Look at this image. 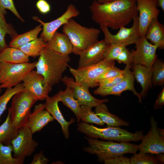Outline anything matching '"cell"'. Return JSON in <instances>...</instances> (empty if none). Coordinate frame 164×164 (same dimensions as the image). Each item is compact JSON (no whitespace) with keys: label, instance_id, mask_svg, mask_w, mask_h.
Masks as SVG:
<instances>
[{"label":"cell","instance_id":"obj_7","mask_svg":"<svg viewBox=\"0 0 164 164\" xmlns=\"http://www.w3.org/2000/svg\"><path fill=\"white\" fill-rule=\"evenodd\" d=\"M36 61L11 64L0 61V84L2 88H12L23 81L35 68Z\"/></svg>","mask_w":164,"mask_h":164},{"label":"cell","instance_id":"obj_42","mask_svg":"<svg viewBox=\"0 0 164 164\" xmlns=\"http://www.w3.org/2000/svg\"><path fill=\"white\" fill-rule=\"evenodd\" d=\"M49 160L46 157L42 150L39 153H36L33 156L31 164H47Z\"/></svg>","mask_w":164,"mask_h":164},{"label":"cell","instance_id":"obj_18","mask_svg":"<svg viewBox=\"0 0 164 164\" xmlns=\"http://www.w3.org/2000/svg\"><path fill=\"white\" fill-rule=\"evenodd\" d=\"M104 39L97 42L80 52L77 68L97 63L104 59V54L110 45Z\"/></svg>","mask_w":164,"mask_h":164},{"label":"cell","instance_id":"obj_13","mask_svg":"<svg viewBox=\"0 0 164 164\" xmlns=\"http://www.w3.org/2000/svg\"><path fill=\"white\" fill-rule=\"evenodd\" d=\"M135 50H132V64H140L151 69L157 58V47L148 41L145 36H140L136 43Z\"/></svg>","mask_w":164,"mask_h":164},{"label":"cell","instance_id":"obj_34","mask_svg":"<svg viewBox=\"0 0 164 164\" xmlns=\"http://www.w3.org/2000/svg\"><path fill=\"white\" fill-rule=\"evenodd\" d=\"M133 154L130 158L131 164H157L159 162L152 154L140 152Z\"/></svg>","mask_w":164,"mask_h":164},{"label":"cell","instance_id":"obj_20","mask_svg":"<svg viewBox=\"0 0 164 164\" xmlns=\"http://www.w3.org/2000/svg\"><path fill=\"white\" fill-rule=\"evenodd\" d=\"M45 100L46 102L44 103L45 109L54 119L59 123L64 137L66 139H68L69 137V127L74 122V119L72 118L69 121L65 119L59 108V99L56 94L52 97L48 96Z\"/></svg>","mask_w":164,"mask_h":164},{"label":"cell","instance_id":"obj_19","mask_svg":"<svg viewBox=\"0 0 164 164\" xmlns=\"http://www.w3.org/2000/svg\"><path fill=\"white\" fill-rule=\"evenodd\" d=\"M54 118L45 109L44 104H39L35 106L26 126L31 131L33 134L40 131L49 122L53 121Z\"/></svg>","mask_w":164,"mask_h":164},{"label":"cell","instance_id":"obj_4","mask_svg":"<svg viewBox=\"0 0 164 164\" xmlns=\"http://www.w3.org/2000/svg\"><path fill=\"white\" fill-rule=\"evenodd\" d=\"M89 146L84 147L83 150L91 155H95L98 160L102 162L107 159L127 153L134 154L138 150V145L128 142L117 143L112 141L99 140L85 137Z\"/></svg>","mask_w":164,"mask_h":164},{"label":"cell","instance_id":"obj_32","mask_svg":"<svg viewBox=\"0 0 164 164\" xmlns=\"http://www.w3.org/2000/svg\"><path fill=\"white\" fill-rule=\"evenodd\" d=\"M92 108L86 105L80 106V121L87 123L103 125L104 123L100 118L92 110Z\"/></svg>","mask_w":164,"mask_h":164},{"label":"cell","instance_id":"obj_2","mask_svg":"<svg viewBox=\"0 0 164 164\" xmlns=\"http://www.w3.org/2000/svg\"><path fill=\"white\" fill-rule=\"evenodd\" d=\"M70 61L69 55L59 54L46 47L36 61L35 68L52 87L61 81Z\"/></svg>","mask_w":164,"mask_h":164},{"label":"cell","instance_id":"obj_48","mask_svg":"<svg viewBox=\"0 0 164 164\" xmlns=\"http://www.w3.org/2000/svg\"><path fill=\"white\" fill-rule=\"evenodd\" d=\"M100 4H104L116 0H95Z\"/></svg>","mask_w":164,"mask_h":164},{"label":"cell","instance_id":"obj_15","mask_svg":"<svg viewBox=\"0 0 164 164\" xmlns=\"http://www.w3.org/2000/svg\"><path fill=\"white\" fill-rule=\"evenodd\" d=\"M61 81L72 89L74 97L80 106L95 107L101 103L109 101L107 99H99L95 98L90 93L89 88L76 82L72 77L64 76Z\"/></svg>","mask_w":164,"mask_h":164},{"label":"cell","instance_id":"obj_27","mask_svg":"<svg viewBox=\"0 0 164 164\" xmlns=\"http://www.w3.org/2000/svg\"><path fill=\"white\" fill-rule=\"evenodd\" d=\"M18 130L13 126L10 112L8 113L5 121L0 125V143L7 145L11 144L12 140L18 135Z\"/></svg>","mask_w":164,"mask_h":164},{"label":"cell","instance_id":"obj_5","mask_svg":"<svg viewBox=\"0 0 164 164\" xmlns=\"http://www.w3.org/2000/svg\"><path fill=\"white\" fill-rule=\"evenodd\" d=\"M63 32L69 38L73 46V52L79 53L98 41L100 30L83 26L70 19L63 25Z\"/></svg>","mask_w":164,"mask_h":164},{"label":"cell","instance_id":"obj_3","mask_svg":"<svg viewBox=\"0 0 164 164\" xmlns=\"http://www.w3.org/2000/svg\"><path fill=\"white\" fill-rule=\"evenodd\" d=\"M78 123L77 131L91 138L118 142H137L141 140L144 136L142 130L132 133L119 126L100 128L84 122Z\"/></svg>","mask_w":164,"mask_h":164},{"label":"cell","instance_id":"obj_37","mask_svg":"<svg viewBox=\"0 0 164 164\" xmlns=\"http://www.w3.org/2000/svg\"><path fill=\"white\" fill-rule=\"evenodd\" d=\"M3 32L9 34L12 38L17 34L12 26L6 22L5 15L0 12V33Z\"/></svg>","mask_w":164,"mask_h":164},{"label":"cell","instance_id":"obj_16","mask_svg":"<svg viewBox=\"0 0 164 164\" xmlns=\"http://www.w3.org/2000/svg\"><path fill=\"white\" fill-rule=\"evenodd\" d=\"M132 65L131 64H126L124 69V77L119 83L110 88L104 89L97 88L94 91V94L103 97L111 95L121 97V94L123 92L126 91H130L137 97L138 101L142 102V98L140 94L137 92L134 87L135 78L132 72L130 70L132 67Z\"/></svg>","mask_w":164,"mask_h":164},{"label":"cell","instance_id":"obj_29","mask_svg":"<svg viewBox=\"0 0 164 164\" xmlns=\"http://www.w3.org/2000/svg\"><path fill=\"white\" fill-rule=\"evenodd\" d=\"M46 47V43L41 37L25 44L18 48L28 56H39Z\"/></svg>","mask_w":164,"mask_h":164},{"label":"cell","instance_id":"obj_14","mask_svg":"<svg viewBox=\"0 0 164 164\" xmlns=\"http://www.w3.org/2000/svg\"><path fill=\"white\" fill-rule=\"evenodd\" d=\"M138 16V33L140 36H145L152 21L158 18L160 10L156 0H136Z\"/></svg>","mask_w":164,"mask_h":164},{"label":"cell","instance_id":"obj_21","mask_svg":"<svg viewBox=\"0 0 164 164\" xmlns=\"http://www.w3.org/2000/svg\"><path fill=\"white\" fill-rule=\"evenodd\" d=\"M46 47L56 53L69 55L73 52V46L68 37L64 34L56 31L46 42Z\"/></svg>","mask_w":164,"mask_h":164},{"label":"cell","instance_id":"obj_49","mask_svg":"<svg viewBox=\"0 0 164 164\" xmlns=\"http://www.w3.org/2000/svg\"><path fill=\"white\" fill-rule=\"evenodd\" d=\"M2 87H1V85L0 84V94L2 93Z\"/></svg>","mask_w":164,"mask_h":164},{"label":"cell","instance_id":"obj_9","mask_svg":"<svg viewBox=\"0 0 164 164\" xmlns=\"http://www.w3.org/2000/svg\"><path fill=\"white\" fill-rule=\"evenodd\" d=\"M150 128L147 134L144 135L138 150L153 155L164 153V130L158 128L153 116L150 117Z\"/></svg>","mask_w":164,"mask_h":164},{"label":"cell","instance_id":"obj_1","mask_svg":"<svg viewBox=\"0 0 164 164\" xmlns=\"http://www.w3.org/2000/svg\"><path fill=\"white\" fill-rule=\"evenodd\" d=\"M90 9L94 22L113 30L125 26L138 14L136 0H116L102 4L95 0Z\"/></svg>","mask_w":164,"mask_h":164},{"label":"cell","instance_id":"obj_40","mask_svg":"<svg viewBox=\"0 0 164 164\" xmlns=\"http://www.w3.org/2000/svg\"><path fill=\"white\" fill-rule=\"evenodd\" d=\"M133 57L132 51H130L126 47L120 53L116 60L120 63L132 64Z\"/></svg>","mask_w":164,"mask_h":164},{"label":"cell","instance_id":"obj_6","mask_svg":"<svg viewBox=\"0 0 164 164\" xmlns=\"http://www.w3.org/2000/svg\"><path fill=\"white\" fill-rule=\"evenodd\" d=\"M12 99L11 107L8 109L12 124L18 130L26 126L31 108L37 100L25 90L15 94Z\"/></svg>","mask_w":164,"mask_h":164},{"label":"cell","instance_id":"obj_26","mask_svg":"<svg viewBox=\"0 0 164 164\" xmlns=\"http://www.w3.org/2000/svg\"><path fill=\"white\" fill-rule=\"evenodd\" d=\"M29 57L18 48L9 46L0 54V61L11 64L28 62Z\"/></svg>","mask_w":164,"mask_h":164},{"label":"cell","instance_id":"obj_43","mask_svg":"<svg viewBox=\"0 0 164 164\" xmlns=\"http://www.w3.org/2000/svg\"><path fill=\"white\" fill-rule=\"evenodd\" d=\"M36 7L42 14H46L51 10V6L49 3L46 0H39L36 4Z\"/></svg>","mask_w":164,"mask_h":164},{"label":"cell","instance_id":"obj_45","mask_svg":"<svg viewBox=\"0 0 164 164\" xmlns=\"http://www.w3.org/2000/svg\"><path fill=\"white\" fill-rule=\"evenodd\" d=\"M7 34L4 32L0 33V54L9 47L5 41V36Z\"/></svg>","mask_w":164,"mask_h":164},{"label":"cell","instance_id":"obj_33","mask_svg":"<svg viewBox=\"0 0 164 164\" xmlns=\"http://www.w3.org/2000/svg\"><path fill=\"white\" fill-rule=\"evenodd\" d=\"M11 144L4 145L0 143V164H22L19 160L12 157Z\"/></svg>","mask_w":164,"mask_h":164},{"label":"cell","instance_id":"obj_17","mask_svg":"<svg viewBox=\"0 0 164 164\" xmlns=\"http://www.w3.org/2000/svg\"><path fill=\"white\" fill-rule=\"evenodd\" d=\"M80 12L73 4L68 5L65 12L56 19L49 22H44L38 17L33 16L32 19L39 22L43 26L41 37L46 42L49 40L61 26L67 23L71 19L79 15Z\"/></svg>","mask_w":164,"mask_h":164},{"label":"cell","instance_id":"obj_44","mask_svg":"<svg viewBox=\"0 0 164 164\" xmlns=\"http://www.w3.org/2000/svg\"><path fill=\"white\" fill-rule=\"evenodd\" d=\"M164 104V88L158 95L154 106V110L161 108Z\"/></svg>","mask_w":164,"mask_h":164},{"label":"cell","instance_id":"obj_31","mask_svg":"<svg viewBox=\"0 0 164 164\" xmlns=\"http://www.w3.org/2000/svg\"><path fill=\"white\" fill-rule=\"evenodd\" d=\"M152 83L154 86H162L164 83V63L157 57L151 68Z\"/></svg>","mask_w":164,"mask_h":164},{"label":"cell","instance_id":"obj_8","mask_svg":"<svg viewBox=\"0 0 164 164\" xmlns=\"http://www.w3.org/2000/svg\"><path fill=\"white\" fill-rule=\"evenodd\" d=\"M115 61L104 59L89 66L74 69L70 67V73L75 80L90 88L98 86L97 80L106 71L115 66Z\"/></svg>","mask_w":164,"mask_h":164},{"label":"cell","instance_id":"obj_39","mask_svg":"<svg viewBox=\"0 0 164 164\" xmlns=\"http://www.w3.org/2000/svg\"><path fill=\"white\" fill-rule=\"evenodd\" d=\"M124 77V73L122 74L100 82L97 88L100 89H104L112 87L121 81L123 79Z\"/></svg>","mask_w":164,"mask_h":164},{"label":"cell","instance_id":"obj_11","mask_svg":"<svg viewBox=\"0 0 164 164\" xmlns=\"http://www.w3.org/2000/svg\"><path fill=\"white\" fill-rule=\"evenodd\" d=\"M138 18V15L134 17L132 27L130 28H126L125 26L121 27L115 34H113L110 32L106 25H100V28L104 35V39L110 44H121L126 46L135 44L140 37Z\"/></svg>","mask_w":164,"mask_h":164},{"label":"cell","instance_id":"obj_38","mask_svg":"<svg viewBox=\"0 0 164 164\" xmlns=\"http://www.w3.org/2000/svg\"><path fill=\"white\" fill-rule=\"evenodd\" d=\"M124 73V70H121L116 67L114 66L106 71L99 78L97 83L98 85L101 81L115 77L122 74Z\"/></svg>","mask_w":164,"mask_h":164},{"label":"cell","instance_id":"obj_46","mask_svg":"<svg viewBox=\"0 0 164 164\" xmlns=\"http://www.w3.org/2000/svg\"><path fill=\"white\" fill-rule=\"evenodd\" d=\"M156 157L158 160L162 163H164V153H160L155 154Z\"/></svg>","mask_w":164,"mask_h":164},{"label":"cell","instance_id":"obj_30","mask_svg":"<svg viewBox=\"0 0 164 164\" xmlns=\"http://www.w3.org/2000/svg\"><path fill=\"white\" fill-rule=\"evenodd\" d=\"M23 90L24 89L23 84L21 83L13 87L6 88L5 92L0 96V122L2 116L6 109L9 101L15 94Z\"/></svg>","mask_w":164,"mask_h":164},{"label":"cell","instance_id":"obj_10","mask_svg":"<svg viewBox=\"0 0 164 164\" xmlns=\"http://www.w3.org/2000/svg\"><path fill=\"white\" fill-rule=\"evenodd\" d=\"M33 133L26 126L18 129L17 135L11 142L14 157L24 163L25 158L31 156L39 145L32 138Z\"/></svg>","mask_w":164,"mask_h":164},{"label":"cell","instance_id":"obj_35","mask_svg":"<svg viewBox=\"0 0 164 164\" xmlns=\"http://www.w3.org/2000/svg\"><path fill=\"white\" fill-rule=\"evenodd\" d=\"M126 47V46L122 44H110L104 54V59L115 61L120 53Z\"/></svg>","mask_w":164,"mask_h":164},{"label":"cell","instance_id":"obj_12","mask_svg":"<svg viewBox=\"0 0 164 164\" xmlns=\"http://www.w3.org/2000/svg\"><path fill=\"white\" fill-rule=\"evenodd\" d=\"M22 82L24 90L37 101L45 100L52 90V87L44 77L36 70H33L29 73Z\"/></svg>","mask_w":164,"mask_h":164},{"label":"cell","instance_id":"obj_36","mask_svg":"<svg viewBox=\"0 0 164 164\" xmlns=\"http://www.w3.org/2000/svg\"><path fill=\"white\" fill-rule=\"evenodd\" d=\"M8 9L22 22L24 20L22 18L17 10L13 0H0V12L4 15L6 14V9Z\"/></svg>","mask_w":164,"mask_h":164},{"label":"cell","instance_id":"obj_41","mask_svg":"<svg viewBox=\"0 0 164 164\" xmlns=\"http://www.w3.org/2000/svg\"><path fill=\"white\" fill-rule=\"evenodd\" d=\"M105 164H131L130 158L123 155L115 156L105 160Z\"/></svg>","mask_w":164,"mask_h":164},{"label":"cell","instance_id":"obj_23","mask_svg":"<svg viewBox=\"0 0 164 164\" xmlns=\"http://www.w3.org/2000/svg\"><path fill=\"white\" fill-rule=\"evenodd\" d=\"M145 36L158 49L164 48V25L158 21V18L153 19L150 22Z\"/></svg>","mask_w":164,"mask_h":164},{"label":"cell","instance_id":"obj_28","mask_svg":"<svg viewBox=\"0 0 164 164\" xmlns=\"http://www.w3.org/2000/svg\"><path fill=\"white\" fill-rule=\"evenodd\" d=\"M41 26L40 24L32 29L22 34H17L12 38L9 46L18 48L35 39L42 29Z\"/></svg>","mask_w":164,"mask_h":164},{"label":"cell","instance_id":"obj_47","mask_svg":"<svg viewBox=\"0 0 164 164\" xmlns=\"http://www.w3.org/2000/svg\"><path fill=\"white\" fill-rule=\"evenodd\" d=\"M157 6L162 9V11H164V0H156Z\"/></svg>","mask_w":164,"mask_h":164},{"label":"cell","instance_id":"obj_24","mask_svg":"<svg viewBox=\"0 0 164 164\" xmlns=\"http://www.w3.org/2000/svg\"><path fill=\"white\" fill-rule=\"evenodd\" d=\"M95 112L107 127L128 126V122L118 116L111 113L104 103H101L96 107Z\"/></svg>","mask_w":164,"mask_h":164},{"label":"cell","instance_id":"obj_22","mask_svg":"<svg viewBox=\"0 0 164 164\" xmlns=\"http://www.w3.org/2000/svg\"><path fill=\"white\" fill-rule=\"evenodd\" d=\"M132 67L134 78L142 87L140 95L142 98H144L146 97L149 90L152 86L151 69L139 64H132Z\"/></svg>","mask_w":164,"mask_h":164},{"label":"cell","instance_id":"obj_25","mask_svg":"<svg viewBox=\"0 0 164 164\" xmlns=\"http://www.w3.org/2000/svg\"><path fill=\"white\" fill-rule=\"evenodd\" d=\"M56 95L59 102H62L73 113L77 118V122H80V113L81 106L74 98L72 89L67 86L64 91H60Z\"/></svg>","mask_w":164,"mask_h":164}]
</instances>
